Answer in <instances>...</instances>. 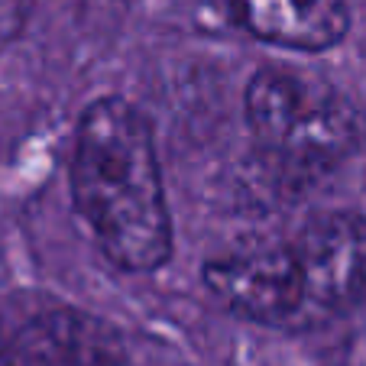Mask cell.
I'll list each match as a JSON object with an SVG mask.
<instances>
[{
  "label": "cell",
  "instance_id": "obj_1",
  "mask_svg": "<svg viewBox=\"0 0 366 366\" xmlns=\"http://www.w3.org/2000/svg\"><path fill=\"white\" fill-rule=\"evenodd\" d=\"M71 192L101 249L130 272L159 269L172 253L152 130L139 107L101 97L81 114L71 159Z\"/></svg>",
  "mask_w": 366,
  "mask_h": 366
},
{
  "label": "cell",
  "instance_id": "obj_2",
  "mask_svg": "<svg viewBox=\"0 0 366 366\" xmlns=\"http://www.w3.org/2000/svg\"><path fill=\"white\" fill-rule=\"evenodd\" d=\"M247 124L266 159L289 175L331 172L363 139L357 104L298 69L256 71L247 88Z\"/></svg>",
  "mask_w": 366,
  "mask_h": 366
},
{
  "label": "cell",
  "instance_id": "obj_3",
  "mask_svg": "<svg viewBox=\"0 0 366 366\" xmlns=\"http://www.w3.org/2000/svg\"><path fill=\"white\" fill-rule=\"evenodd\" d=\"M289 247L302 282L305 327L347 315L366 298V217L321 214Z\"/></svg>",
  "mask_w": 366,
  "mask_h": 366
},
{
  "label": "cell",
  "instance_id": "obj_4",
  "mask_svg": "<svg viewBox=\"0 0 366 366\" xmlns=\"http://www.w3.org/2000/svg\"><path fill=\"white\" fill-rule=\"evenodd\" d=\"M204 285L243 318L276 327H305L302 282L289 243L217 256L204 266Z\"/></svg>",
  "mask_w": 366,
  "mask_h": 366
},
{
  "label": "cell",
  "instance_id": "obj_5",
  "mask_svg": "<svg viewBox=\"0 0 366 366\" xmlns=\"http://www.w3.org/2000/svg\"><path fill=\"white\" fill-rule=\"evenodd\" d=\"M230 7L256 39L298 52L331 49L350 23L347 0H230Z\"/></svg>",
  "mask_w": 366,
  "mask_h": 366
},
{
  "label": "cell",
  "instance_id": "obj_6",
  "mask_svg": "<svg viewBox=\"0 0 366 366\" xmlns=\"http://www.w3.org/2000/svg\"><path fill=\"white\" fill-rule=\"evenodd\" d=\"M23 366H120L104 337L84 331L81 321H46L23 344Z\"/></svg>",
  "mask_w": 366,
  "mask_h": 366
},
{
  "label": "cell",
  "instance_id": "obj_7",
  "mask_svg": "<svg viewBox=\"0 0 366 366\" xmlns=\"http://www.w3.org/2000/svg\"><path fill=\"white\" fill-rule=\"evenodd\" d=\"M29 14H33V0H0V49L23 33Z\"/></svg>",
  "mask_w": 366,
  "mask_h": 366
},
{
  "label": "cell",
  "instance_id": "obj_8",
  "mask_svg": "<svg viewBox=\"0 0 366 366\" xmlns=\"http://www.w3.org/2000/svg\"><path fill=\"white\" fill-rule=\"evenodd\" d=\"M7 363V357H4V344H0V366Z\"/></svg>",
  "mask_w": 366,
  "mask_h": 366
}]
</instances>
